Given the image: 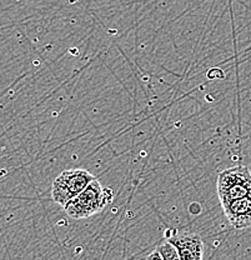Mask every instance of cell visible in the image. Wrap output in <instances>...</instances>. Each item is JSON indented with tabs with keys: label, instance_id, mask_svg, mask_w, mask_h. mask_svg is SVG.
Returning a JSON list of instances; mask_svg holds the SVG:
<instances>
[{
	"label": "cell",
	"instance_id": "3",
	"mask_svg": "<svg viewBox=\"0 0 251 260\" xmlns=\"http://www.w3.org/2000/svg\"><path fill=\"white\" fill-rule=\"evenodd\" d=\"M94 179L95 177L85 169L64 170L55 178L51 186L53 200L65 207L73 198L82 193Z\"/></svg>",
	"mask_w": 251,
	"mask_h": 260
},
{
	"label": "cell",
	"instance_id": "7",
	"mask_svg": "<svg viewBox=\"0 0 251 260\" xmlns=\"http://www.w3.org/2000/svg\"><path fill=\"white\" fill-rule=\"evenodd\" d=\"M145 259H150V260H153V259L164 260V259H163V255H161V254H160V251H159L158 249H156V250L154 251V253H151V254H148V255L145 256Z\"/></svg>",
	"mask_w": 251,
	"mask_h": 260
},
{
	"label": "cell",
	"instance_id": "5",
	"mask_svg": "<svg viewBox=\"0 0 251 260\" xmlns=\"http://www.w3.org/2000/svg\"><path fill=\"white\" fill-rule=\"evenodd\" d=\"M228 220L235 229L251 226V194L223 205Z\"/></svg>",
	"mask_w": 251,
	"mask_h": 260
},
{
	"label": "cell",
	"instance_id": "1",
	"mask_svg": "<svg viewBox=\"0 0 251 260\" xmlns=\"http://www.w3.org/2000/svg\"><path fill=\"white\" fill-rule=\"evenodd\" d=\"M112 189L102 188L100 181L95 178L64 208L70 218L85 219L101 211L105 205L112 203Z\"/></svg>",
	"mask_w": 251,
	"mask_h": 260
},
{
	"label": "cell",
	"instance_id": "4",
	"mask_svg": "<svg viewBox=\"0 0 251 260\" xmlns=\"http://www.w3.org/2000/svg\"><path fill=\"white\" fill-rule=\"evenodd\" d=\"M177 248L183 260H199L204 258V242L194 233H176L169 239Z\"/></svg>",
	"mask_w": 251,
	"mask_h": 260
},
{
	"label": "cell",
	"instance_id": "6",
	"mask_svg": "<svg viewBox=\"0 0 251 260\" xmlns=\"http://www.w3.org/2000/svg\"><path fill=\"white\" fill-rule=\"evenodd\" d=\"M160 254L163 255L164 260H172V259H182L180 258V253L177 250L176 246L174 245L170 240H166L165 243H163L161 245H159L158 248Z\"/></svg>",
	"mask_w": 251,
	"mask_h": 260
},
{
	"label": "cell",
	"instance_id": "2",
	"mask_svg": "<svg viewBox=\"0 0 251 260\" xmlns=\"http://www.w3.org/2000/svg\"><path fill=\"white\" fill-rule=\"evenodd\" d=\"M251 194V172L246 167L225 169L218 177V195L221 205Z\"/></svg>",
	"mask_w": 251,
	"mask_h": 260
}]
</instances>
